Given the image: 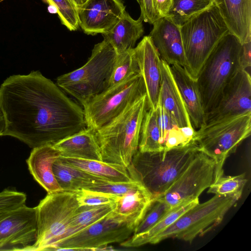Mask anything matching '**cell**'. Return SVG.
I'll return each instance as SVG.
<instances>
[{"mask_svg": "<svg viewBox=\"0 0 251 251\" xmlns=\"http://www.w3.org/2000/svg\"><path fill=\"white\" fill-rule=\"evenodd\" d=\"M3 136L35 148L53 144L86 126L83 109L39 71L13 75L0 86Z\"/></svg>", "mask_w": 251, "mask_h": 251, "instance_id": "cell-1", "label": "cell"}, {"mask_svg": "<svg viewBox=\"0 0 251 251\" xmlns=\"http://www.w3.org/2000/svg\"><path fill=\"white\" fill-rule=\"evenodd\" d=\"M200 151L195 142L166 151H137L128 169L156 198L164 194L187 169Z\"/></svg>", "mask_w": 251, "mask_h": 251, "instance_id": "cell-2", "label": "cell"}, {"mask_svg": "<svg viewBox=\"0 0 251 251\" xmlns=\"http://www.w3.org/2000/svg\"><path fill=\"white\" fill-rule=\"evenodd\" d=\"M148 108L146 95L96 130L102 161L128 167L138 150L141 125Z\"/></svg>", "mask_w": 251, "mask_h": 251, "instance_id": "cell-3", "label": "cell"}, {"mask_svg": "<svg viewBox=\"0 0 251 251\" xmlns=\"http://www.w3.org/2000/svg\"><path fill=\"white\" fill-rule=\"evenodd\" d=\"M242 44L228 32L219 42L202 65L196 81L205 115L217 103L226 85L242 69Z\"/></svg>", "mask_w": 251, "mask_h": 251, "instance_id": "cell-4", "label": "cell"}, {"mask_svg": "<svg viewBox=\"0 0 251 251\" xmlns=\"http://www.w3.org/2000/svg\"><path fill=\"white\" fill-rule=\"evenodd\" d=\"M186 66L196 79L212 51L228 29L215 2L180 26Z\"/></svg>", "mask_w": 251, "mask_h": 251, "instance_id": "cell-5", "label": "cell"}, {"mask_svg": "<svg viewBox=\"0 0 251 251\" xmlns=\"http://www.w3.org/2000/svg\"><path fill=\"white\" fill-rule=\"evenodd\" d=\"M251 131V114L213 121L196 130L193 139L199 150L215 162V181L224 175L226 158L250 136Z\"/></svg>", "mask_w": 251, "mask_h": 251, "instance_id": "cell-6", "label": "cell"}, {"mask_svg": "<svg viewBox=\"0 0 251 251\" xmlns=\"http://www.w3.org/2000/svg\"><path fill=\"white\" fill-rule=\"evenodd\" d=\"M117 53L105 40L96 44L81 67L62 75L56 84L83 104L106 89Z\"/></svg>", "mask_w": 251, "mask_h": 251, "instance_id": "cell-7", "label": "cell"}, {"mask_svg": "<svg viewBox=\"0 0 251 251\" xmlns=\"http://www.w3.org/2000/svg\"><path fill=\"white\" fill-rule=\"evenodd\" d=\"M242 194L215 195L203 203L199 202L154 237L150 244H157L169 238L191 242L196 237L203 236L220 225Z\"/></svg>", "mask_w": 251, "mask_h": 251, "instance_id": "cell-8", "label": "cell"}, {"mask_svg": "<svg viewBox=\"0 0 251 251\" xmlns=\"http://www.w3.org/2000/svg\"><path fill=\"white\" fill-rule=\"evenodd\" d=\"M36 207L37 238L27 251L53 250L79 207L75 192L48 193Z\"/></svg>", "mask_w": 251, "mask_h": 251, "instance_id": "cell-9", "label": "cell"}, {"mask_svg": "<svg viewBox=\"0 0 251 251\" xmlns=\"http://www.w3.org/2000/svg\"><path fill=\"white\" fill-rule=\"evenodd\" d=\"M146 95L140 74L107 88L82 104L86 127L98 129Z\"/></svg>", "mask_w": 251, "mask_h": 251, "instance_id": "cell-10", "label": "cell"}, {"mask_svg": "<svg viewBox=\"0 0 251 251\" xmlns=\"http://www.w3.org/2000/svg\"><path fill=\"white\" fill-rule=\"evenodd\" d=\"M215 161L199 151L190 165L170 188L156 197L166 202L171 208L200 195L215 181Z\"/></svg>", "mask_w": 251, "mask_h": 251, "instance_id": "cell-11", "label": "cell"}, {"mask_svg": "<svg viewBox=\"0 0 251 251\" xmlns=\"http://www.w3.org/2000/svg\"><path fill=\"white\" fill-rule=\"evenodd\" d=\"M133 231L111 212L99 222L59 242L53 250H104L110 243L125 241Z\"/></svg>", "mask_w": 251, "mask_h": 251, "instance_id": "cell-12", "label": "cell"}, {"mask_svg": "<svg viewBox=\"0 0 251 251\" xmlns=\"http://www.w3.org/2000/svg\"><path fill=\"white\" fill-rule=\"evenodd\" d=\"M37 234L36 207L25 204L0 213V251H27Z\"/></svg>", "mask_w": 251, "mask_h": 251, "instance_id": "cell-13", "label": "cell"}, {"mask_svg": "<svg viewBox=\"0 0 251 251\" xmlns=\"http://www.w3.org/2000/svg\"><path fill=\"white\" fill-rule=\"evenodd\" d=\"M251 74L240 69L224 88L212 110L205 115V124L222 119L251 114Z\"/></svg>", "mask_w": 251, "mask_h": 251, "instance_id": "cell-14", "label": "cell"}, {"mask_svg": "<svg viewBox=\"0 0 251 251\" xmlns=\"http://www.w3.org/2000/svg\"><path fill=\"white\" fill-rule=\"evenodd\" d=\"M79 26L88 35L109 31L125 11L121 0H86L77 6Z\"/></svg>", "mask_w": 251, "mask_h": 251, "instance_id": "cell-15", "label": "cell"}, {"mask_svg": "<svg viewBox=\"0 0 251 251\" xmlns=\"http://www.w3.org/2000/svg\"><path fill=\"white\" fill-rule=\"evenodd\" d=\"M133 51L145 83L148 108L155 109L161 82V57L149 35L144 36Z\"/></svg>", "mask_w": 251, "mask_h": 251, "instance_id": "cell-16", "label": "cell"}, {"mask_svg": "<svg viewBox=\"0 0 251 251\" xmlns=\"http://www.w3.org/2000/svg\"><path fill=\"white\" fill-rule=\"evenodd\" d=\"M152 25L149 36L161 58L169 65H178L186 68L180 27L166 17L158 19Z\"/></svg>", "mask_w": 251, "mask_h": 251, "instance_id": "cell-17", "label": "cell"}, {"mask_svg": "<svg viewBox=\"0 0 251 251\" xmlns=\"http://www.w3.org/2000/svg\"><path fill=\"white\" fill-rule=\"evenodd\" d=\"M61 156L52 144H47L32 149L26 160L30 173L48 193L63 191L53 172L54 163Z\"/></svg>", "mask_w": 251, "mask_h": 251, "instance_id": "cell-18", "label": "cell"}, {"mask_svg": "<svg viewBox=\"0 0 251 251\" xmlns=\"http://www.w3.org/2000/svg\"><path fill=\"white\" fill-rule=\"evenodd\" d=\"M160 69L161 77L158 104L164 108L180 127H192L188 113L172 74L170 66L161 58Z\"/></svg>", "mask_w": 251, "mask_h": 251, "instance_id": "cell-19", "label": "cell"}, {"mask_svg": "<svg viewBox=\"0 0 251 251\" xmlns=\"http://www.w3.org/2000/svg\"><path fill=\"white\" fill-rule=\"evenodd\" d=\"M229 32L241 43L251 41V0H214Z\"/></svg>", "mask_w": 251, "mask_h": 251, "instance_id": "cell-20", "label": "cell"}, {"mask_svg": "<svg viewBox=\"0 0 251 251\" xmlns=\"http://www.w3.org/2000/svg\"><path fill=\"white\" fill-rule=\"evenodd\" d=\"M170 66L192 126L196 130L205 124V113L196 79L185 67L178 65Z\"/></svg>", "mask_w": 251, "mask_h": 251, "instance_id": "cell-21", "label": "cell"}, {"mask_svg": "<svg viewBox=\"0 0 251 251\" xmlns=\"http://www.w3.org/2000/svg\"><path fill=\"white\" fill-rule=\"evenodd\" d=\"M154 198L141 184L120 196L114 202L111 213L134 230Z\"/></svg>", "mask_w": 251, "mask_h": 251, "instance_id": "cell-22", "label": "cell"}, {"mask_svg": "<svg viewBox=\"0 0 251 251\" xmlns=\"http://www.w3.org/2000/svg\"><path fill=\"white\" fill-rule=\"evenodd\" d=\"M95 132L87 127L52 145L61 156L102 161Z\"/></svg>", "mask_w": 251, "mask_h": 251, "instance_id": "cell-23", "label": "cell"}, {"mask_svg": "<svg viewBox=\"0 0 251 251\" xmlns=\"http://www.w3.org/2000/svg\"><path fill=\"white\" fill-rule=\"evenodd\" d=\"M142 21L140 17L134 20L125 11L114 26L102 34L104 39L113 47L117 54L131 50L144 33Z\"/></svg>", "mask_w": 251, "mask_h": 251, "instance_id": "cell-24", "label": "cell"}, {"mask_svg": "<svg viewBox=\"0 0 251 251\" xmlns=\"http://www.w3.org/2000/svg\"><path fill=\"white\" fill-rule=\"evenodd\" d=\"M53 172L61 188L68 192L89 189L106 180L64 163L59 158L53 164Z\"/></svg>", "mask_w": 251, "mask_h": 251, "instance_id": "cell-25", "label": "cell"}, {"mask_svg": "<svg viewBox=\"0 0 251 251\" xmlns=\"http://www.w3.org/2000/svg\"><path fill=\"white\" fill-rule=\"evenodd\" d=\"M59 159L71 166L112 182H126L134 179L123 165L101 160L61 156Z\"/></svg>", "mask_w": 251, "mask_h": 251, "instance_id": "cell-26", "label": "cell"}, {"mask_svg": "<svg viewBox=\"0 0 251 251\" xmlns=\"http://www.w3.org/2000/svg\"><path fill=\"white\" fill-rule=\"evenodd\" d=\"M199 202V199L182 202L172 208L165 215L145 232L132 235L121 243L124 247H138L150 244L151 240L173 224L184 212Z\"/></svg>", "mask_w": 251, "mask_h": 251, "instance_id": "cell-27", "label": "cell"}, {"mask_svg": "<svg viewBox=\"0 0 251 251\" xmlns=\"http://www.w3.org/2000/svg\"><path fill=\"white\" fill-rule=\"evenodd\" d=\"M114 207V203L79 206L57 244L101 220L108 215Z\"/></svg>", "mask_w": 251, "mask_h": 251, "instance_id": "cell-28", "label": "cell"}, {"mask_svg": "<svg viewBox=\"0 0 251 251\" xmlns=\"http://www.w3.org/2000/svg\"><path fill=\"white\" fill-rule=\"evenodd\" d=\"M156 110L161 151L184 146L195 142L187 138L184 134V127H180L161 105L158 104Z\"/></svg>", "mask_w": 251, "mask_h": 251, "instance_id": "cell-29", "label": "cell"}, {"mask_svg": "<svg viewBox=\"0 0 251 251\" xmlns=\"http://www.w3.org/2000/svg\"><path fill=\"white\" fill-rule=\"evenodd\" d=\"M160 131L156 108H148L142 123L138 151L142 152L160 151Z\"/></svg>", "mask_w": 251, "mask_h": 251, "instance_id": "cell-30", "label": "cell"}, {"mask_svg": "<svg viewBox=\"0 0 251 251\" xmlns=\"http://www.w3.org/2000/svg\"><path fill=\"white\" fill-rule=\"evenodd\" d=\"M213 3V0H173L165 17L180 27Z\"/></svg>", "mask_w": 251, "mask_h": 251, "instance_id": "cell-31", "label": "cell"}, {"mask_svg": "<svg viewBox=\"0 0 251 251\" xmlns=\"http://www.w3.org/2000/svg\"><path fill=\"white\" fill-rule=\"evenodd\" d=\"M138 74L140 71L133 48L117 54L106 89Z\"/></svg>", "mask_w": 251, "mask_h": 251, "instance_id": "cell-32", "label": "cell"}, {"mask_svg": "<svg viewBox=\"0 0 251 251\" xmlns=\"http://www.w3.org/2000/svg\"><path fill=\"white\" fill-rule=\"evenodd\" d=\"M171 209L166 202L155 198L135 227L132 235L142 233L151 228Z\"/></svg>", "mask_w": 251, "mask_h": 251, "instance_id": "cell-33", "label": "cell"}, {"mask_svg": "<svg viewBox=\"0 0 251 251\" xmlns=\"http://www.w3.org/2000/svg\"><path fill=\"white\" fill-rule=\"evenodd\" d=\"M245 173L234 176H222L208 188V193L228 195L242 193L247 182Z\"/></svg>", "mask_w": 251, "mask_h": 251, "instance_id": "cell-34", "label": "cell"}, {"mask_svg": "<svg viewBox=\"0 0 251 251\" xmlns=\"http://www.w3.org/2000/svg\"><path fill=\"white\" fill-rule=\"evenodd\" d=\"M50 5L55 7L61 24L69 30L79 28L77 7L72 0H47Z\"/></svg>", "mask_w": 251, "mask_h": 251, "instance_id": "cell-35", "label": "cell"}, {"mask_svg": "<svg viewBox=\"0 0 251 251\" xmlns=\"http://www.w3.org/2000/svg\"><path fill=\"white\" fill-rule=\"evenodd\" d=\"M75 194L79 206L114 203L120 196L89 189H81L75 192Z\"/></svg>", "mask_w": 251, "mask_h": 251, "instance_id": "cell-36", "label": "cell"}, {"mask_svg": "<svg viewBox=\"0 0 251 251\" xmlns=\"http://www.w3.org/2000/svg\"><path fill=\"white\" fill-rule=\"evenodd\" d=\"M141 184L139 181L134 179L126 182H112L103 180L90 188L89 190L122 196L137 188Z\"/></svg>", "mask_w": 251, "mask_h": 251, "instance_id": "cell-37", "label": "cell"}, {"mask_svg": "<svg viewBox=\"0 0 251 251\" xmlns=\"http://www.w3.org/2000/svg\"><path fill=\"white\" fill-rule=\"evenodd\" d=\"M26 200L25 193L5 189L0 192V213L21 206L25 203Z\"/></svg>", "mask_w": 251, "mask_h": 251, "instance_id": "cell-38", "label": "cell"}, {"mask_svg": "<svg viewBox=\"0 0 251 251\" xmlns=\"http://www.w3.org/2000/svg\"><path fill=\"white\" fill-rule=\"evenodd\" d=\"M172 1L173 0H151L153 9L157 20L167 15Z\"/></svg>", "mask_w": 251, "mask_h": 251, "instance_id": "cell-39", "label": "cell"}, {"mask_svg": "<svg viewBox=\"0 0 251 251\" xmlns=\"http://www.w3.org/2000/svg\"><path fill=\"white\" fill-rule=\"evenodd\" d=\"M140 8V17L143 21L152 24L157 20L153 9L151 0H142V4Z\"/></svg>", "mask_w": 251, "mask_h": 251, "instance_id": "cell-40", "label": "cell"}, {"mask_svg": "<svg viewBox=\"0 0 251 251\" xmlns=\"http://www.w3.org/2000/svg\"><path fill=\"white\" fill-rule=\"evenodd\" d=\"M251 41L242 44L240 54V65L242 69L251 72Z\"/></svg>", "mask_w": 251, "mask_h": 251, "instance_id": "cell-41", "label": "cell"}, {"mask_svg": "<svg viewBox=\"0 0 251 251\" xmlns=\"http://www.w3.org/2000/svg\"><path fill=\"white\" fill-rule=\"evenodd\" d=\"M5 129V121L2 113L0 110V136H3Z\"/></svg>", "mask_w": 251, "mask_h": 251, "instance_id": "cell-42", "label": "cell"}, {"mask_svg": "<svg viewBox=\"0 0 251 251\" xmlns=\"http://www.w3.org/2000/svg\"><path fill=\"white\" fill-rule=\"evenodd\" d=\"M73 2L76 5V6H79L83 3L86 0H72Z\"/></svg>", "mask_w": 251, "mask_h": 251, "instance_id": "cell-43", "label": "cell"}, {"mask_svg": "<svg viewBox=\"0 0 251 251\" xmlns=\"http://www.w3.org/2000/svg\"><path fill=\"white\" fill-rule=\"evenodd\" d=\"M136 1L139 4L140 6H141L142 4V0H136Z\"/></svg>", "mask_w": 251, "mask_h": 251, "instance_id": "cell-44", "label": "cell"}, {"mask_svg": "<svg viewBox=\"0 0 251 251\" xmlns=\"http://www.w3.org/2000/svg\"><path fill=\"white\" fill-rule=\"evenodd\" d=\"M213 0L214 1V0Z\"/></svg>", "mask_w": 251, "mask_h": 251, "instance_id": "cell-45", "label": "cell"}]
</instances>
